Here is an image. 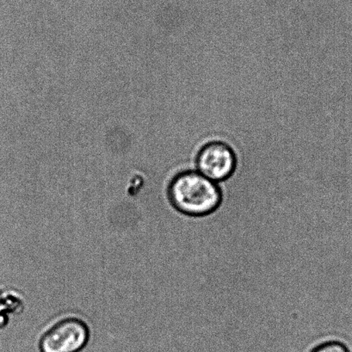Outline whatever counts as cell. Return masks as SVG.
I'll use <instances>...</instances> for the list:
<instances>
[{"label":"cell","instance_id":"obj_4","mask_svg":"<svg viewBox=\"0 0 352 352\" xmlns=\"http://www.w3.org/2000/svg\"><path fill=\"white\" fill-rule=\"evenodd\" d=\"M23 305L25 302L19 293L0 289V327L8 323L11 314H21Z\"/></svg>","mask_w":352,"mask_h":352},{"label":"cell","instance_id":"obj_2","mask_svg":"<svg viewBox=\"0 0 352 352\" xmlns=\"http://www.w3.org/2000/svg\"><path fill=\"white\" fill-rule=\"evenodd\" d=\"M88 324L81 318H61L44 331L39 340L41 352H80L90 340Z\"/></svg>","mask_w":352,"mask_h":352},{"label":"cell","instance_id":"obj_1","mask_svg":"<svg viewBox=\"0 0 352 352\" xmlns=\"http://www.w3.org/2000/svg\"><path fill=\"white\" fill-rule=\"evenodd\" d=\"M167 197L177 212L191 217L213 214L222 201L218 184L197 170H186L174 177L167 189Z\"/></svg>","mask_w":352,"mask_h":352},{"label":"cell","instance_id":"obj_5","mask_svg":"<svg viewBox=\"0 0 352 352\" xmlns=\"http://www.w3.org/2000/svg\"><path fill=\"white\" fill-rule=\"evenodd\" d=\"M311 352H350L344 343L338 340H329L318 345Z\"/></svg>","mask_w":352,"mask_h":352},{"label":"cell","instance_id":"obj_3","mask_svg":"<svg viewBox=\"0 0 352 352\" xmlns=\"http://www.w3.org/2000/svg\"><path fill=\"white\" fill-rule=\"evenodd\" d=\"M236 166L237 158L234 149L224 142L208 143L197 157V172L217 184L228 179Z\"/></svg>","mask_w":352,"mask_h":352}]
</instances>
